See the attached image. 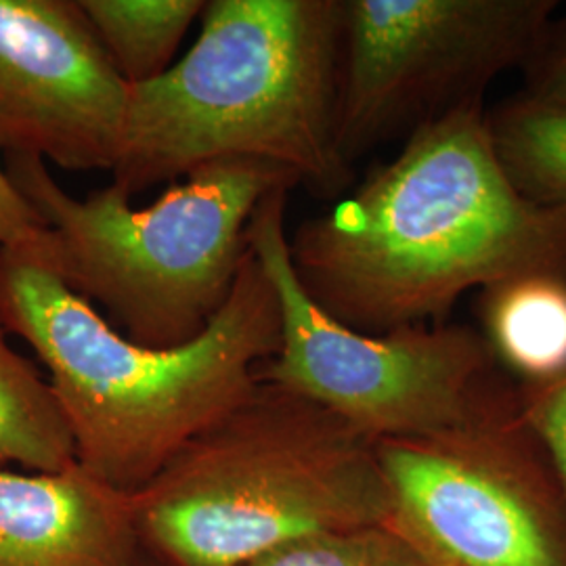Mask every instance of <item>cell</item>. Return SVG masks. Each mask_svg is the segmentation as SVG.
<instances>
[{
	"mask_svg": "<svg viewBox=\"0 0 566 566\" xmlns=\"http://www.w3.org/2000/svg\"><path fill=\"white\" fill-rule=\"evenodd\" d=\"M287 250L306 296L385 334L441 324L460 296L523 275L566 277V210L528 202L497 163L483 102L413 130Z\"/></svg>",
	"mask_w": 566,
	"mask_h": 566,
	"instance_id": "obj_1",
	"label": "cell"
},
{
	"mask_svg": "<svg viewBox=\"0 0 566 566\" xmlns=\"http://www.w3.org/2000/svg\"><path fill=\"white\" fill-rule=\"evenodd\" d=\"M0 324L46 367L78 464L128 493L245 403L282 343L280 298L252 250L221 313L182 346L130 343L30 250L0 252Z\"/></svg>",
	"mask_w": 566,
	"mask_h": 566,
	"instance_id": "obj_2",
	"label": "cell"
},
{
	"mask_svg": "<svg viewBox=\"0 0 566 566\" xmlns=\"http://www.w3.org/2000/svg\"><path fill=\"white\" fill-rule=\"evenodd\" d=\"M200 25L168 72L130 86L112 185L133 200L202 164L250 158L315 196H343L344 0H206Z\"/></svg>",
	"mask_w": 566,
	"mask_h": 566,
	"instance_id": "obj_3",
	"label": "cell"
},
{
	"mask_svg": "<svg viewBox=\"0 0 566 566\" xmlns=\"http://www.w3.org/2000/svg\"><path fill=\"white\" fill-rule=\"evenodd\" d=\"M2 163L44 224V240L30 252L124 338L149 348L202 334L238 282L256 208L298 185L282 166L227 158L133 206L114 185L74 198L39 158Z\"/></svg>",
	"mask_w": 566,
	"mask_h": 566,
	"instance_id": "obj_4",
	"label": "cell"
},
{
	"mask_svg": "<svg viewBox=\"0 0 566 566\" xmlns=\"http://www.w3.org/2000/svg\"><path fill=\"white\" fill-rule=\"evenodd\" d=\"M133 497L156 566H245L294 539L390 514L376 443L266 382Z\"/></svg>",
	"mask_w": 566,
	"mask_h": 566,
	"instance_id": "obj_5",
	"label": "cell"
},
{
	"mask_svg": "<svg viewBox=\"0 0 566 566\" xmlns=\"http://www.w3.org/2000/svg\"><path fill=\"white\" fill-rule=\"evenodd\" d=\"M287 196L269 193L248 227L282 308V343L261 365V382L322 407L374 443L441 434L500 399L489 386L495 355L479 332L418 324L364 334L313 303L290 261Z\"/></svg>",
	"mask_w": 566,
	"mask_h": 566,
	"instance_id": "obj_6",
	"label": "cell"
},
{
	"mask_svg": "<svg viewBox=\"0 0 566 566\" xmlns=\"http://www.w3.org/2000/svg\"><path fill=\"white\" fill-rule=\"evenodd\" d=\"M556 0H344L338 149L357 163L468 103L526 65Z\"/></svg>",
	"mask_w": 566,
	"mask_h": 566,
	"instance_id": "obj_7",
	"label": "cell"
},
{
	"mask_svg": "<svg viewBox=\"0 0 566 566\" xmlns=\"http://www.w3.org/2000/svg\"><path fill=\"white\" fill-rule=\"evenodd\" d=\"M376 451L386 525L426 566H566L560 485L521 407L497 399L458 428Z\"/></svg>",
	"mask_w": 566,
	"mask_h": 566,
	"instance_id": "obj_8",
	"label": "cell"
},
{
	"mask_svg": "<svg viewBox=\"0 0 566 566\" xmlns=\"http://www.w3.org/2000/svg\"><path fill=\"white\" fill-rule=\"evenodd\" d=\"M128 93L78 0H0V158L112 172Z\"/></svg>",
	"mask_w": 566,
	"mask_h": 566,
	"instance_id": "obj_9",
	"label": "cell"
},
{
	"mask_svg": "<svg viewBox=\"0 0 566 566\" xmlns=\"http://www.w3.org/2000/svg\"><path fill=\"white\" fill-rule=\"evenodd\" d=\"M135 497L84 465L0 468V566H149Z\"/></svg>",
	"mask_w": 566,
	"mask_h": 566,
	"instance_id": "obj_10",
	"label": "cell"
},
{
	"mask_svg": "<svg viewBox=\"0 0 566 566\" xmlns=\"http://www.w3.org/2000/svg\"><path fill=\"white\" fill-rule=\"evenodd\" d=\"M485 340L531 386L566 374V277L523 275L483 290Z\"/></svg>",
	"mask_w": 566,
	"mask_h": 566,
	"instance_id": "obj_11",
	"label": "cell"
},
{
	"mask_svg": "<svg viewBox=\"0 0 566 566\" xmlns=\"http://www.w3.org/2000/svg\"><path fill=\"white\" fill-rule=\"evenodd\" d=\"M76 462L74 437L53 386L9 344L0 324V468L61 472Z\"/></svg>",
	"mask_w": 566,
	"mask_h": 566,
	"instance_id": "obj_12",
	"label": "cell"
},
{
	"mask_svg": "<svg viewBox=\"0 0 566 566\" xmlns=\"http://www.w3.org/2000/svg\"><path fill=\"white\" fill-rule=\"evenodd\" d=\"M95 39L128 86L160 78L175 63L206 0H78Z\"/></svg>",
	"mask_w": 566,
	"mask_h": 566,
	"instance_id": "obj_13",
	"label": "cell"
},
{
	"mask_svg": "<svg viewBox=\"0 0 566 566\" xmlns=\"http://www.w3.org/2000/svg\"><path fill=\"white\" fill-rule=\"evenodd\" d=\"M497 163L528 202L566 210V107L518 95L486 114Z\"/></svg>",
	"mask_w": 566,
	"mask_h": 566,
	"instance_id": "obj_14",
	"label": "cell"
},
{
	"mask_svg": "<svg viewBox=\"0 0 566 566\" xmlns=\"http://www.w3.org/2000/svg\"><path fill=\"white\" fill-rule=\"evenodd\" d=\"M245 566H426L420 554L386 523L308 535Z\"/></svg>",
	"mask_w": 566,
	"mask_h": 566,
	"instance_id": "obj_15",
	"label": "cell"
},
{
	"mask_svg": "<svg viewBox=\"0 0 566 566\" xmlns=\"http://www.w3.org/2000/svg\"><path fill=\"white\" fill-rule=\"evenodd\" d=\"M523 416L544 446L566 497V374L547 385L528 386Z\"/></svg>",
	"mask_w": 566,
	"mask_h": 566,
	"instance_id": "obj_16",
	"label": "cell"
},
{
	"mask_svg": "<svg viewBox=\"0 0 566 566\" xmlns=\"http://www.w3.org/2000/svg\"><path fill=\"white\" fill-rule=\"evenodd\" d=\"M525 95L566 107V21L549 28L533 60L526 63Z\"/></svg>",
	"mask_w": 566,
	"mask_h": 566,
	"instance_id": "obj_17",
	"label": "cell"
},
{
	"mask_svg": "<svg viewBox=\"0 0 566 566\" xmlns=\"http://www.w3.org/2000/svg\"><path fill=\"white\" fill-rule=\"evenodd\" d=\"M44 240V224L34 208L15 189L0 158V252L36 250Z\"/></svg>",
	"mask_w": 566,
	"mask_h": 566,
	"instance_id": "obj_18",
	"label": "cell"
}]
</instances>
